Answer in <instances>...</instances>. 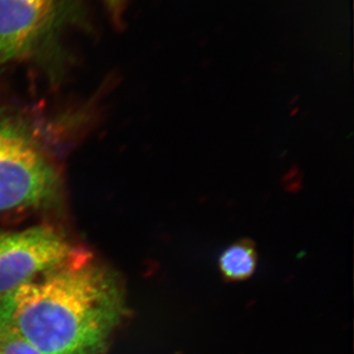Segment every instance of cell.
I'll list each match as a JSON object with an SVG mask.
<instances>
[{
  "label": "cell",
  "instance_id": "1",
  "mask_svg": "<svg viewBox=\"0 0 354 354\" xmlns=\"http://www.w3.org/2000/svg\"><path fill=\"white\" fill-rule=\"evenodd\" d=\"M127 315L118 277L81 248L0 302V320L43 354H102Z\"/></svg>",
  "mask_w": 354,
  "mask_h": 354
},
{
  "label": "cell",
  "instance_id": "2",
  "mask_svg": "<svg viewBox=\"0 0 354 354\" xmlns=\"http://www.w3.org/2000/svg\"><path fill=\"white\" fill-rule=\"evenodd\" d=\"M82 16L81 0H0V64L32 55Z\"/></svg>",
  "mask_w": 354,
  "mask_h": 354
},
{
  "label": "cell",
  "instance_id": "3",
  "mask_svg": "<svg viewBox=\"0 0 354 354\" xmlns=\"http://www.w3.org/2000/svg\"><path fill=\"white\" fill-rule=\"evenodd\" d=\"M57 183L55 169L31 140L0 123V212L48 201Z\"/></svg>",
  "mask_w": 354,
  "mask_h": 354
},
{
  "label": "cell",
  "instance_id": "4",
  "mask_svg": "<svg viewBox=\"0 0 354 354\" xmlns=\"http://www.w3.org/2000/svg\"><path fill=\"white\" fill-rule=\"evenodd\" d=\"M78 250L46 225L0 234V302Z\"/></svg>",
  "mask_w": 354,
  "mask_h": 354
},
{
  "label": "cell",
  "instance_id": "5",
  "mask_svg": "<svg viewBox=\"0 0 354 354\" xmlns=\"http://www.w3.org/2000/svg\"><path fill=\"white\" fill-rule=\"evenodd\" d=\"M258 255L255 244L241 239L227 247L218 260V268L227 281H242L250 278L257 268Z\"/></svg>",
  "mask_w": 354,
  "mask_h": 354
},
{
  "label": "cell",
  "instance_id": "6",
  "mask_svg": "<svg viewBox=\"0 0 354 354\" xmlns=\"http://www.w3.org/2000/svg\"><path fill=\"white\" fill-rule=\"evenodd\" d=\"M0 354H43L8 324L0 320Z\"/></svg>",
  "mask_w": 354,
  "mask_h": 354
},
{
  "label": "cell",
  "instance_id": "7",
  "mask_svg": "<svg viewBox=\"0 0 354 354\" xmlns=\"http://www.w3.org/2000/svg\"><path fill=\"white\" fill-rule=\"evenodd\" d=\"M113 16H120L121 10L124 7L125 0H104Z\"/></svg>",
  "mask_w": 354,
  "mask_h": 354
}]
</instances>
